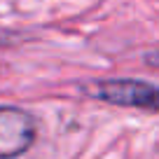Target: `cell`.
I'll return each instance as SVG.
<instances>
[{"label":"cell","mask_w":159,"mask_h":159,"mask_svg":"<svg viewBox=\"0 0 159 159\" xmlns=\"http://www.w3.org/2000/svg\"><path fill=\"white\" fill-rule=\"evenodd\" d=\"M35 138V119L28 112L0 105V159L24 154Z\"/></svg>","instance_id":"cell-1"},{"label":"cell","mask_w":159,"mask_h":159,"mask_svg":"<svg viewBox=\"0 0 159 159\" xmlns=\"http://www.w3.org/2000/svg\"><path fill=\"white\" fill-rule=\"evenodd\" d=\"M96 96L115 105L126 108H154L157 87L143 80H108L96 87Z\"/></svg>","instance_id":"cell-2"}]
</instances>
